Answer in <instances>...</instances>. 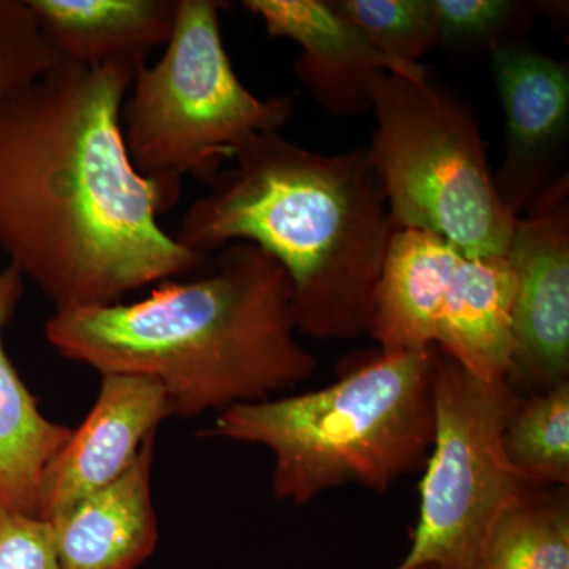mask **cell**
Masks as SVG:
<instances>
[{"mask_svg": "<svg viewBox=\"0 0 569 569\" xmlns=\"http://www.w3.org/2000/svg\"><path fill=\"white\" fill-rule=\"evenodd\" d=\"M59 63L28 0H0V110Z\"/></svg>", "mask_w": 569, "mask_h": 569, "instance_id": "cell-19", "label": "cell"}, {"mask_svg": "<svg viewBox=\"0 0 569 569\" xmlns=\"http://www.w3.org/2000/svg\"><path fill=\"white\" fill-rule=\"evenodd\" d=\"M61 63L140 67L173 32L178 0H28Z\"/></svg>", "mask_w": 569, "mask_h": 569, "instance_id": "cell-14", "label": "cell"}, {"mask_svg": "<svg viewBox=\"0 0 569 569\" xmlns=\"http://www.w3.org/2000/svg\"><path fill=\"white\" fill-rule=\"evenodd\" d=\"M518 279L508 257H470L427 231H392L369 331L381 353L437 348L471 376L507 381Z\"/></svg>", "mask_w": 569, "mask_h": 569, "instance_id": "cell-8", "label": "cell"}, {"mask_svg": "<svg viewBox=\"0 0 569 569\" xmlns=\"http://www.w3.org/2000/svg\"><path fill=\"white\" fill-rule=\"evenodd\" d=\"M231 160L187 209L178 242L203 257L257 246L290 277L299 331L321 340L367 335L395 231L367 149L320 153L268 132Z\"/></svg>", "mask_w": 569, "mask_h": 569, "instance_id": "cell-3", "label": "cell"}, {"mask_svg": "<svg viewBox=\"0 0 569 569\" xmlns=\"http://www.w3.org/2000/svg\"><path fill=\"white\" fill-rule=\"evenodd\" d=\"M367 149L395 230L427 231L470 257H508L519 217L498 198L477 112L429 77L387 73Z\"/></svg>", "mask_w": 569, "mask_h": 569, "instance_id": "cell-5", "label": "cell"}, {"mask_svg": "<svg viewBox=\"0 0 569 569\" xmlns=\"http://www.w3.org/2000/svg\"><path fill=\"white\" fill-rule=\"evenodd\" d=\"M415 569H438V568L432 567V565H422V567H418V568H415Z\"/></svg>", "mask_w": 569, "mask_h": 569, "instance_id": "cell-22", "label": "cell"}, {"mask_svg": "<svg viewBox=\"0 0 569 569\" xmlns=\"http://www.w3.org/2000/svg\"><path fill=\"white\" fill-rule=\"evenodd\" d=\"M501 440L508 462L530 485L569 488V380L520 396Z\"/></svg>", "mask_w": 569, "mask_h": 569, "instance_id": "cell-17", "label": "cell"}, {"mask_svg": "<svg viewBox=\"0 0 569 569\" xmlns=\"http://www.w3.org/2000/svg\"><path fill=\"white\" fill-rule=\"evenodd\" d=\"M440 43L458 51L489 50L511 43L533 7L516 0H433Z\"/></svg>", "mask_w": 569, "mask_h": 569, "instance_id": "cell-20", "label": "cell"}, {"mask_svg": "<svg viewBox=\"0 0 569 569\" xmlns=\"http://www.w3.org/2000/svg\"><path fill=\"white\" fill-rule=\"evenodd\" d=\"M137 69L59 63L0 110V249L54 310L116 305L204 263L160 224L181 186L127 151Z\"/></svg>", "mask_w": 569, "mask_h": 569, "instance_id": "cell-1", "label": "cell"}, {"mask_svg": "<svg viewBox=\"0 0 569 569\" xmlns=\"http://www.w3.org/2000/svg\"><path fill=\"white\" fill-rule=\"evenodd\" d=\"M14 266L0 271V509L39 518L41 478L73 429L44 417L7 353L3 335L24 293Z\"/></svg>", "mask_w": 569, "mask_h": 569, "instance_id": "cell-15", "label": "cell"}, {"mask_svg": "<svg viewBox=\"0 0 569 569\" xmlns=\"http://www.w3.org/2000/svg\"><path fill=\"white\" fill-rule=\"evenodd\" d=\"M200 436L271 451L282 503L306 507L347 485L388 493L432 449L433 348L380 351L329 387L228 408Z\"/></svg>", "mask_w": 569, "mask_h": 569, "instance_id": "cell-4", "label": "cell"}, {"mask_svg": "<svg viewBox=\"0 0 569 569\" xmlns=\"http://www.w3.org/2000/svg\"><path fill=\"white\" fill-rule=\"evenodd\" d=\"M296 331L290 277L247 242L219 250L209 274L167 280L130 305L54 310L44 323L63 358L100 376L152 378L186 419L271 399L309 380L317 359Z\"/></svg>", "mask_w": 569, "mask_h": 569, "instance_id": "cell-2", "label": "cell"}, {"mask_svg": "<svg viewBox=\"0 0 569 569\" xmlns=\"http://www.w3.org/2000/svg\"><path fill=\"white\" fill-rule=\"evenodd\" d=\"M153 448L156 436L146 440L121 478L48 520L62 569H137L152 556L159 542Z\"/></svg>", "mask_w": 569, "mask_h": 569, "instance_id": "cell-13", "label": "cell"}, {"mask_svg": "<svg viewBox=\"0 0 569 569\" xmlns=\"http://www.w3.org/2000/svg\"><path fill=\"white\" fill-rule=\"evenodd\" d=\"M508 260L518 279L508 385L527 395L569 380V186L550 183L519 219Z\"/></svg>", "mask_w": 569, "mask_h": 569, "instance_id": "cell-9", "label": "cell"}, {"mask_svg": "<svg viewBox=\"0 0 569 569\" xmlns=\"http://www.w3.org/2000/svg\"><path fill=\"white\" fill-rule=\"evenodd\" d=\"M217 0H178L162 58L134 71L121 112L123 140L146 178L211 182L223 160L257 133L293 118L290 96L260 99L236 74L224 48Z\"/></svg>", "mask_w": 569, "mask_h": 569, "instance_id": "cell-6", "label": "cell"}, {"mask_svg": "<svg viewBox=\"0 0 569 569\" xmlns=\"http://www.w3.org/2000/svg\"><path fill=\"white\" fill-rule=\"evenodd\" d=\"M171 417H176L174 406L159 381L104 373L88 417L41 478L39 518H59L82 498L121 478L146 440Z\"/></svg>", "mask_w": 569, "mask_h": 569, "instance_id": "cell-11", "label": "cell"}, {"mask_svg": "<svg viewBox=\"0 0 569 569\" xmlns=\"http://www.w3.org/2000/svg\"><path fill=\"white\" fill-rule=\"evenodd\" d=\"M242 7L263 22L269 36L299 44L295 74L331 114L372 110L377 82L387 73L410 80L429 77L425 66L397 62L378 51L336 2L246 0Z\"/></svg>", "mask_w": 569, "mask_h": 569, "instance_id": "cell-12", "label": "cell"}, {"mask_svg": "<svg viewBox=\"0 0 569 569\" xmlns=\"http://www.w3.org/2000/svg\"><path fill=\"white\" fill-rule=\"evenodd\" d=\"M0 569H62L51 523L0 509Z\"/></svg>", "mask_w": 569, "mask_h": 569, "instance_id": "cell-21", "label": "cell"}, {"mask_svg": "<svg viewBox=\"0 0 569 569\" xmlns=\"http://www.w3.org/2000/svg\"><path fill=\"white\" fill-rule=\"evenodd\" d=\"M336 6L397 62L422 66L419 61L440 44L433 0H337Z\"/></svg>", "mask_w": 569, "mask_h": 569, "instance_id": "cell-18", "label": "cell"}, {"mask_svg": "<svg viewBox=\"0 0 569 569\" xmlns=\"http://www.w3.org/2000/svg\"><path fill=\"white\" fill-rule=\"evenodd\" d=\"M479 569H569L568 488L537 486L509 509Z\"/></svg>", "mask_w": 569, "mask_h": 569, "instance_id": "cell-16", "label": "cell"}, {"mask_svg": "<svg viewBox=\"0 0 569 569\" xmlns=\"http://www.w3.org/2000/svg\"><path fill=\"white\" fill-rule=\"evenodd\" d=\"M520 395L433 348L436 436L407 556L392 569H479L497 523L531 489L508 462L503 429Z\"/></svg>", "mask_w": 569, "mask_h": 569, "instance_id": "cell-7", "label": "cell"}, {"mask_svg": "<svg viewBox=\"0 0 569 569\" xmlns=\"http://www.w3.org/2000/svg\"><path fill=\"white\" fill-rule=\"evenodd\" d=\"M490 54L507 133L493 182L501 203L520 219L553 182L567 144L569 67L519 41Z\"/></svg>", "mask_w": 569, "mask_h": 569, "instance_id": "cell-10", "label": "cell"}]
</instances>
